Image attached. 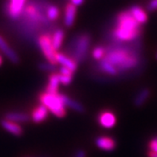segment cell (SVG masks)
<instances>
[{
  "label": "cell",
  "instance_id": "3957f363",
  "mask_svg": "<svg viewBox=\"0 0 157 157\" xmlns=\"http://www.w3.org/2000/svg\"><path fill=\"white\" fill-rule=\"evenodd\" d=\"M39 101L43 106L48 109V111H50L57 117L62 118L66 115V106L62 101L60 94H52L45 92L40 94Z\"/></svg>",
  "mask_w": 157,
  "mask_h": 157
},
{
  "label": "cell",
  "instance_id": "4dcf8cb0",
  "mask_svg": "<svg viewBox=\"0 0 157 157\" xmlns=\"http://www.w3.org/2000/svg\"><path fill=\"white\" fill-rule=\"evenodd\" d=\"M2 63H3V59H2V57L0 56V66L2 65Z\"/></svg>",
  "mask_w": 157,
  "mask_h": 157
},
{
  "label": "cell",
  "instance_id": "52a82bcc",
  "mask_svg": "<svg viewBox=\"0 0 157 157\" xmlns=\"http://www.w3.org/2000/svg\"><path fill=\"white\" fill-rule=\"evenodd\" d=\"M26 0H10L8 6V14L11 18H17L22 13Z\"/></svg>",
  "mask_w": 157,
  "mask_h": 157
},
{
  "label": "cell",
  "instance_id": "2e32d148",
  "mask_svg": "<svg viewBox=\"0 0 157 157\" xmlns=\"http://www.w3.org/2000/svg\"><path fill=\"white\" fill-rule=\"evenodd\" d=\"M60 98H61L63 103L65 104L66 107H68L69 108L73 109L74 111L78 113H84L85 112V107L82 104L78 103V101H75V100H73L71 99L70 97L65 95V94H60Z\"/></svg>",
  "mask_w": 157,
  "mask_h": 157
},
{
  "label": "cell",
  "instance_id": "ffe728a7",
  "mask_svg": "<svg viewBox=\"0 0 157 157\" xmlns=\"http://www.w3.org/2000/svg\"><path fill=\"white\" fill-rule=\"evenodd\" d=\"M52 46L54 47L55 50H59L60 47H61L62 43H63V40L65 38V33L64 31L61 29H59L54 32V33L52 34Z\"/></svg>",
  "mask_w": 157,
  "mask_h": 157
},
{
  "label": "cell",
  "instance_id": "7a4b0ae2",
  "mask_svg": "<svg viewBox=\"0 0 157 157\" xmlns=\"http://www.w3.org/2000/svg\"><path fill=\"white\" fill-rule=\"evenodd\" d=\"M140 25L129 11L121 12L116 18V27L113 32V38L119 42L133 41L140 37Z\"/></svg>",
  "mask_w": 157,
  "mask_h": 157
},
{
  "label": "cell",
  "instance_id": "e0dca14e",
  "mask_svg": "<svg viewBox=\"0 0 157 157\" xmlns=\"http://www.w3.org/2000/svg\"><path fill=\"white\" fill-rule=\"evenodd\" d=\"M1 125L4 128V129H6L7 132L11 133L12 135L19 136V135H21L23 134L22 128L17 123L7 121V120L5 119V120H3L1 121Z\"/></svg>",
  "mask_w": 157,
  "mask_h": 157
},
{
  "label": "cell",
  "instance_id": "5b68a950",
  "mask_svg": "<svg viewBox=\"0 0 157 157\" xmlns=\"http://www.w3.org/2000/svg\"><path fill=\"white\" fill-rule=\"evenodd\" d=\"M39 45L40 47V50L42 51L44 56L46 58L47 61L56 66V54L57 51L54 49L52 44V37L48 34H45L40 36L39 39Z\"/></svg>",
  "mask_w": 157,
  "mask_h": 157
},
{
  "label": "cell",
  "instance_id": "8992f818",
  "mask_svg": "<svg viewBox=\"0 0 157 157\" xmlns=\"http://www.w3.org/2000/svg\"><path fill=\"white\" fill-rule=\"evenodd\" d=\"M98 122L105 128H113L116 124V116L110 111H104L99 114Z\"/></svg>",
  "mask_w": 157,
  "mask_h": 157
},
{
  "label": "cell",
  "instance_id": "30bf717a",
  "mask_svg": "<svg viewBox=\"0 0 157 157\" xmlns=\"http://www.w3.org/2000/svg\"><path fill=\"white\" fill-rule=\"evenodd\" d=\"M56 60L57 63L60 64L61 67H67L70 69L72 72H75L78 68V64L73 60L72 58L67 56L66 54L62 52H57L56 54Z\"/></svg>",
  "mask_w": 157,
  "mask_h": 157
},
{
  "label": "cell",
  "instance_id": "5bb4252c",
  "mask_svg": "<svg viewBox=\"0 0 157 157\" xmlns=\"http://www.w3.org/2000/svg\"><path fill=\"white\" fill-rule=\"evenodd\" d=\"M128 11L131 14V16L135 18V21L139 25H143L147 21V13L145 12V11H143L142 8H140L139 6H132Z\"/></svg>",
  "mask_w": 157,
  "mask_h": 157
},
{
  "label": "cell",
  "instance_id": "4fadbf2b",
  "mask_svg": "<svg viewBox=\"0 0 157 157\" xmlns=\"http://www.w3.org/2000/svg\"><path fill=\"white\" fill-rule=\"evenodd\" d=\"M48 117V109L42 104L36 107L32 112V120L35 123H41Z\"/></svg>",
  "mask_w": 157,
  "mask_h": 157
},
{
  "label": "cell",
  "instance_id": "cb8c5ba5",
  "mask_svg": "<svg viewBox=\"0 0 157 157\" xmlns=\"http://www.w3.org/2000/svg\"><path fill=\"white\" fill-rule=\"evenodd\" d=\"M60 75V74H59ZM73 76H65V75H60V83L65 86L69 85L72 82Z\"/></svg>",
  "mask_w": 157,
  "mask_h": 157
},
{
  "label": "cell",
  "instance_id": "ac0fdd59",
  "mask_svg": "<svg viewBox=\"0 0 157 157\" xmlns=\"http://www.w3.org/2000/svg\"><path fill=\"white\" fill-rule=\"evenodd\" d=\"M6 120L15 123L19 122H27L30 120V116L27 113L21 112H11L6 114Z\"/></svg>",
  "mask_w": 157,
  "mask_h": 157
},
{
  "label": "cell",
  "instance_id": "6da1fadb",
  "mask_svg": "<svg viewBox=\"0 0 157 157\" xmlns=\"http://www.w3.org/2000/svg\"><path fill=\"white\" fill-rule=\"evenodd\" d=\"M104 59L116 68L118 73L135 69L141 62L140 54L127 46H114L107 49Z\"/></svg>",
  "mask_w": 157,
  "mask_h": 157
},
{
  "label": "cell",
  "instance_id": "44dd1931",
  "mask_svg": "<svg viewBox=\"0 0 157 157\" xmlns=\"http://www.w3.org/2000/svg\"><path fill=\"white\" fill-rule=\"evenodd\" d=\"M46 16H47V19H49L51 21H54L59 16V11L56 6H51L47 8Z\"/></svg>",
  "mask_w": 157,
  "mask_h": 157
},
{
  "label": "cell",
  "instance_id": "277c9868",
  "mask_svg": "<svg viewBox=\"0 0 157 157\" xmlns=\"http://www.w3.org/2000/svg\"><path fill=\"white\" fill-rule=\"evenodd\" d=\"M91 44V37L88 34L85 33L79 35L78 38L74 39L73 45H72L71 57L74 61L81 63L86 59L87 56V52Z\"/></svg>",
  "mask_w": 157,
  "mask_h": 157
},
{
  "label": "cell",
  "instance_id": "4316f807",
  "mask_svg": "<svg viewBox=\"0 0 157 157\" xmlns=\"http://www.w3.org/2000/svg\"><path fill=\"white\" fill-rule=\"evenodd\" d=\"M148 11H155L157 10V0H151L147 6Z\"/></svg>",
  "mask_w": 157,
  "mask_h": 157
},
{
  "label": "cell",
  "instance_id": "9a60e30c",
  "mask_svg": "<svg viewBox=\"0 0 157 157\" xmlns=\"http://www.w3.org/2000/svg\"><path fill=\"white\" fill-rule=\"evenodd\" d=\"M150 94H151V91L148 88L140 89L134 98V101H133L134 106L136 107H140L141 106H143L145 102L148 100V98L150 97Z\"/></svg>",
  "mask_w": 157,
  "mask_h": 157
},
{
  "label": "cell",
  "instance_id": "83f0119b",
  "mask_svg": "<svg viewBox=\"0 0 157 157\" xmlns=\"http://www.w3.org/2000/svg\"><path fill=\"white\" fill-rule=\"evenodd\" d=\"M73 157H86V152L84 150L79 149V150H78L75 153V155H74Z\"/></svg>",
  "mask_w": 157,
  "mask_h": 157
},
{
  "label": "cell",
  "instance_id": "9c48e42d",
  "mask_svg": "<svg viewBox=\"0 0 157 157\" xmlns=\"http://www.w3.org/2000/svg\"><path fill=\"white\" fill-rule=\"evenodd\" d=\"M0 51L7 57V59L12 63H17L19 59L16 52L9 46L8 43L2 36H0Z\"/></svg>",
  "mask_w": 157,
  "mask_h": 157
},
{
  "label": "cell",
  "instance_id": "7402d4cb",
  "mask_svg": "<svg viewBox=\"0 0 157 157\" xmlns=\"http://www.w3.org/2000/svg\"><path fill=\"white\" fill-rule=\"evenodd\" d=\"M105 55H106V49L102 46H97L92 52L93 58L98 61L103 59L105 58Z\"/></svg>",
  "mask_w": 157,
  "mask_h": 157
},
{
  "label": "cell",
  "instance_id": "d6986e66",
  "mask_svg": "<svg viewBox=\"0 0 157 157\" xmlns=\"http://www.w3.org/2000/svg\"><path fill=\"white\" fill-rule=\"evenodd\" d=\"M98 69L104 73H107L108 75H111V76H115L118 74V71L116 68L114 67L113 65H111L109 62H107L106 59H101L99 61L98 65Z\"/></svg>",
  "mask_w": 157,
  "mask_h": 157
},
{
  "label": "cell",
  "instance_id": "484cf974",
  "mask_svg": "<svg viewBox=\"0 0 157 157\" xmlns=\"http://www.w3.org/2000/svg\"><path fill=\"white\" fill-rule=\"evenodd\" d=\"M59 74L60 75H65V76H73V72H72L68 68L61 67L59 68Z\"/></svg>",
  "mask_w": 157,
  "mask_h": 157
},
{
  "label": "cell",
  "instance_id": "d4e9b609",
  "mask_svg": "<svg viewBox=\"0 0 157 157\" xmlns=\"http://www.w3.org/2000/svg\"><path fill=\"white\" fill-rule=\"evenodd\" d=\"M148 147H149V150L157 153V136L150 140Z\"/></svg>",
  "mask_w": 157,
  "mask_h": 157
},
{
  "label": "cell",
  "instance_id": "1f68e13d",
  "mask_svg": "<svg viewBox=\"0 0 157 157\" xmlns=\"http://www.w3.org/2000/svg\"><path fill=\"white\" fill-rule=\"evenodd\" d=\"M155 59H157V52H156V54H155Z\"/></svg>",
  "mask_w": 157,
  "mask_h": 157
},
{
  "label": "cell",
  "instance_id": "f1b7e54d",
  "mask_svg": "<svg viewBox=\"0 0 157 157\" xmlns=\"http://www.w3.org/2000/svg\"><path fill=\"white\" fill-rule=\"evenodd\" d=\"M84 0H71V4L74 6H78L82 5Z\"/></svg>",
  "mask_w": 157,
  "mask_h": 157
},
{
  "label": "cell",
  "instance_id": "f546056e",
  "mask_svg": "<svg viewBox=\"0 0 157 157\" xmlns=\"http://www.w3.org/2000/svg\"><path fill=\"white\" fill-rule=\"evenodd\" d=\"M147 156L148 157H157V153L151 151V150H149V151H148V153H147Z\"/></svg>",
  "mask_w": 157,
  "mask_h": 157
},
{
  "label": "cell",
  "instance_id": "7c38bea8",
  "mask_svg": "<svg viewBox=\"0 0 157 157\" xmlns=\"http://www.w3.org/2000/svg\"><path fill=\"white\" fill-rule=\"evenodd\" d=\"M76 6L72 5L71 3L68 4L65 8V16H64V23L67 27H72L75 21L76 17Z\"/></svg>",
  "mask_w": 157,
  "mask_h": 157
},
{
  "label": "cell",
  "instance_id": "8fae6325",
  "mask_svg": "<svg viewBox=\"0 0 157 157\" xmlns=\"http://www.w3.org/2000/svg\"><path fill=\"white\" fill-rule=\"evenodd\" d=\"M48 85L46 87V93L52 94H58L59 93V86L60 84V75L59 73H51L48 78Z\"/></svg>",
  "mask_w": 157,
  "mask_h": 157
},
{
  "label": "cell",
  "instance_id": "ba28073f",
  "mask_svg": "<svg viewBox=\"0 0 157 157\" xmlns=\"http://www.w3.org/2000/svg\"><path fill=\"white\" fill-rule=\"evenodd\" d=\"M95 145L101 150L110 152L113 151L116 147V142H115V140L110 137L100 136V137L96 138Z\"/></svg>",
  "mask_w": 157,
  "mask_h": 157
},
{
  "label": "cell",
  "instance_id": "603a6c76",
  "mask_svg": "<svg viewBox=\"0 0 157 157\" xmlns=\"http://www.w3.org/2000/svg\"><path fill=\"white\" fill-rule=\"evenodd\" d=\"M39 69H41L42 71H45V72H52L53 70H55V65H52V64H51L49 62H47V63H40L39 65Z\"/></svg>",
  "mask_w": 157,
  "mask_h": 157
}]
</instances>
